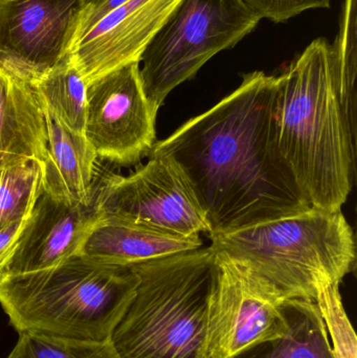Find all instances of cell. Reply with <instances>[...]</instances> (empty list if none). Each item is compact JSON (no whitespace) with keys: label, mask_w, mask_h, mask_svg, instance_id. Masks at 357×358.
Returning <instances> with one entry per match:
<instances>
[{"label":"cell","mask_w":357,"mask_h":358,"mask_svg":"<svg viewBox=\"0 0 357 358\" xmlns=\"http://www.w3.org/2000/svg\"><path fill=\"white\" fill-rule=\"evenodd\" d=\"M277 87L275 76L247 73L232 94L153 146L150 155L171 157L190 180L209 236L312 208L277 142Z\"/></svg>","instance_id":"cell-1"},{"label":"cell","mask_w":357,"mask_h":358,"mask_svg":"<svg viewBox=\"0 0 357 358\" xmlns=\"http://www.w3.org/2000/svg\"><path fill=\"white\" fill-rule=\"evenodd\" d=\"M277 78L281 155L312 208L342 210L356 179V140L337 94L333 44L314 40Z\"/></svg>","instance_id":"cell-2"},{"label":"cell","mask_w":357,"mask_h":358,"mask_svg":"<svg viewBox=\"0 0 357 358\" xmlns=\"http://www.w3.org/2000/svg\"><path fill=\"white\" fill-rule=\"evenodd\" d=\"M211 246L281 300L316 302L356 262L354 231L342 210L304 212L209 236Z\"/></svg>","instance_id":"cell-3"},{"label":"cell","mask_w":357,"mask_h":358,"mask_svg":"<svg viewBox=\"0 0 357 358\" xmlns=\"http://www.w3.org/2000/svg\"><path fill=\"white\" fill-rule=\"evenodd\" d=\"M131 266L77 255L56 266L8 275L0 304L19 334L108 342L136 294Z\"/></svg>","instance_id":"cell-4"},{"label":"cell","mask_w":357,"mask_h":358,"mask_svg":"<svg viewBox=\"0 0 357 358\" xmlns=\"http://www.w3.org/2000/svg\"><path fill=\"white\" fill-rule=\"evenodd\" d=\"M136 294L111 336L121 358H205L218 277L212 246L131 266Z\"/></svg>","instance_id":"cell-5"},{"label":"cell","mask_w":357,"mask_h":358,"mask_svg":"<svg viewBox=\"0 0 357 358\" xmlns=\"http://www.w3.org/2000/svg\"><path fill=\"white\" fill-rule=\"evenodd\" d=\"M259 22L241 0H182L140 59L143 87L153 108L159 111L172 90Z\"/></svg>","instance_id":"cell-6"},{"label":"cell","mask_w":357,"mask_h":358,"mask_svg":"<svg viewBox=\"0 0 357 358\" xmlns=\"http://www.w3.org/2000/svg\"><path fill=\"white\" fill-rule=\"evenodd\" d=\"M128 176L111 172L103 195V219L172 235H209V222L190 180L167 155H150Z\"/></svg>","instance_id":"cell-7"},{"label":"cell","mask_w":357,"mask_h":358,"mask_svg":"<svg viewBox=\"0 0 357 358\" xmlns=\"http://www.w3.org/2000/svg\"><path fill=\"white\" fill-rule=\"evenodd\" d=\"M84 134L99 161L128 167L149 157L157 111L143 87L140 62H131L87 84Z\"/></svg>","instance_id":"cell-8"},{"label":"cell","mask_w":357,"mask_h":358,"mask_svg":"<svg viewBox=\"0 0 357 358\" xmlns=\"http://www.w3.org/2000/svg\"><path fill=\"white\" fill-rule=\"evenodd\" d=\"M83 0H0V64L29 83L77 44Z\"/></svg>","instance_id":"cell-9"},{"label":"cell","mask_w":357,"mask_h":358,"mask_svg":"<svg viewBox=\"0 0 357 358\" xmlns=\"http://www.w3.org/2000/svg\"><path fill=\"white\" fill-rule=\"evenodd\" d=\"M216 256L218 277L210 304L205 358H232L252 345L282 336L287 328L285 301L224 255Z\"/></svg>","instance_id":"cell-10"},{"label":"cell","mask_w":357,"mask_h":358,"mask_svg":"<svg viewBox=\"0 0 357 358\" xmlns=\"http://www.w3.org/2000/svg\"><path fill=\"white\" fill-rule=\"evenodd\" d=\"M111 172L98 161L94 189L81 203H65L42 193L29 217L6 277L50 268L80 255L94 227L103 220L101 204Z\"/></svg>","instance_id":"cell-11"},{"label":"cell","mask_w":357,"mask_h":358,"mask_svg":"<svg viewBox=\"0 0 357 358\" xmlns=\"http://www.w3.org/2000/svg\"><path fill=\"white\" fill-rule=\"evenodd\" d=\"M182 0H129L80 38L71 61L86 84L131 62H140L155 34Z\"/></svg>","instance_id":"cell-12"},{"label":"cell","mask_w":357,"mask_h":358,"mask_svg":"<svg viewBox=\"0 0 357 358\" xmlns=\"http://www.w3.org/2000/svg\"><path fill=\"white\" fill-rule=\"evenodd\" d=\"M42 108L46 125L43 193L65 203H81L94 189L98 157L85 136L71 131L43 104Z\"/></svg>","instance_id":"cell-13"},{"label":"cell","mask_w":357,"mask_h":358,"mask_svg":"<svg viewBox=\"0 0 357 358\" xmlns=\"http://www.w3.org/2000/svg\"><path fill=\"white\" fill-rule=\"evenodd\" d=\"M46 125L33 84L0 64V166L18 159L43 163Z\"/></svg>","instance_id":"cell-14"},{"label":"cell","mask_w":357,"mask_h":358,"mask_svg":"<svg viewBox=\"0 0 357 358\" xmlns=\"http://www.w3.org/2000/svg\"><path fill=\"white\" fill-rule=\"evenodd\" d=\"M201 246V236L172 235L103 219L86 240L80 255L106 264L133 266Z\"/></svg>","instance_id":"cell-15"},{"label":"cell","mask_w":357,"mask_h":358,"mask_svg":"<svg viewBox=\"0 0 357 358\" xmlns=\"http://www.w3.org/2000/svg\"><path fill=\"white\" fill-rule=\"evenodd\" d=\"M286 331L247 347L232 358H335L318 305L287 300L283 304Z\"/></svg>","instance_id":"cell-16"},{"label":"cell","mask_w":357,"mask_h":358,"mask_svg":"<svg viewBox=\"0 0 357 358\" xmlns=\"http://www.w3.org/2000/svg\"><path fill=\"white\" fill-rule=\"evenodd\" d=\"M42 104L71 131L85 136L87 84L71 61V54L33 83Z\"/></svg>","instance_id":"cell-17"},{"label":"cell","mask_w":357,"mask_h":358,"mask_svg":"<svg viewBox=\"0 0 357 358\" xmlns=\"http://www.w3.org/2000/svg\"><path fill=\"white\" fill-rule=\"evenodd\" d=\"M43 166L33 159L0 166V231L31 216L43 193Z\"/></svg>","instance_id":"cell-18"},{"label":"cell","mask_w":357,"mask_h":358,"mask_svg":"<svg viewBox=\"0 0 357 358\" xmlns=\"http://www.w3.org/2000/svg\"><path fill=\"white\" fill-rule=\"evenodd\" d=\"M333 52L342 110L350 134L356 138L357 0H344Z\"/></svg>","instance_id":"cell-19"},{"label":"cell","mask_w":357,"mask_h":358,"mask_svg":"<svg viewBox=\"0 0 357 358\" xmlns=\"http://www.w3.org/2000/svg\"><path fill=\"white\" fill-rule=\"evenodd\" d=\"M17 358H121L111 341L83 342L20 334L14 347Z\"/></svg>","instance_id":"cell-20"},{"label":"cell","mask_w":357,"mask_h":358,"mask_svg":"<svg viewBox=\"0 0 357 358\" xmlns=\"http://www.w3.org/2000/svg\"><path fill=\"white\" fill-rule=\"evenodd\" d=\"M341 284L323 286L316 296V305L331 338L335 358H357L356 334L346 313L340 292Z\"/></svg>","instance_id":"cell-21"},{"label":"cell","mask_w":357,"mask_h":358,"mask_svg":"<svg viewBox=\"0 0 357 358\" xmlns=\"http://www.w3.org/2000/svg\"><path fill=\"white\" fill-rule=\"evenodd\" d=\"M259 20L286 22L308 10L330 8L331 0H241Z\"/></svg>","instance_id":"cell-22"},{"label":"cell","mask_w":357,"mask_h":358,"mask_svg":"<svg viewBox=\"0 0 357 358\" xmlns=\"http://www.w3.org/2000/svg\"><path fill=\"white\" fill-rule=\"evenodd\" d=\"M27 218L17 221L0 231V283L8 275V267L14 257L21 235L27 225Z\"/></svg>","instance_id":"cell-23"},{"label":"cell","mask_w":357,"mask_h":358,"mask_svg":"<svg viewBox=\"0 0 357 358\" xmlns=\"http://www.w3.org/2000/svg\"><path fill=\"white\" fill-rule=\"evenodd\" d=\"M128 1L129 0H83V21L80 38L85 35L99 21Z\"/></svg>","instance_id":"cell-24"},{"label":"cell","mask_w":357,"mask_h":358,"mask_svg":"<svg viewBox=\"0 0 357 358\" xmlns=\"http://www.w3.org/2000/svg\"><path fill=\"white\" fill-rule=\"evenodd\" d=\"M6 358H17L16 352H15L14 349H13L12 352H10V355Z\"/></svg>","instance_id":"cell-25"}]
</instances>
